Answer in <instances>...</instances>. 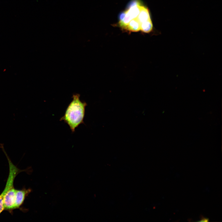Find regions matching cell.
<instances>
[{
    "instance_id": "cell-2",
    "label": "cell",
    "mask_w": 222,
    "mask_h": 222,
    "mask_svg": "<svg viewBox=\"0 0 222 222\" xmlns=\"http://www.w3.org/2000/svg\"><path fill=\"white\" fill-rule=\"evenodd\" d=\"M79 94H73L72 100L68 106L60 121H63L69 127L72 133L81 124H84L85 108L87 104L80 99Z\"/></svg>"
},
{
    "instance_id": "cell-4",
    "label": "cell",
    "mask_w": 222,
    "mask_h": 222,
    "mask_svg": "<svg viewBox=\"0 0 222 222\" xmlns=\"http://www.w3.org/2000/svg\"><path fill=\"white\" fill-rule=\"evenodd\" d=\"M17 190L13 185L6 192L3 199L4 210L11 212L13 210L16 209Z\"/></svg>"
},
{
    "instance_id": "cell-1",
    "label": "cell",
    "mask_w": 222,
    "mask_h": 222,
    "mask_svg": "<svg viewBox=\"0 0 222 222\" xmlns=\"http://www.w3.org/2000/svg\"><path fill=\"white\" fill-rule=\"evenodd\" d=\"M118 23L122 28L129 31L160 34L154 31L150 12L140 0L131 1L120 15Z\"/></svg>"
},
{
    "instance_id": "cell-3",
    "label": "cell",
    "mask_w": 222,
    "mask_h": 222,
    "mask_svg": "<svg viewBox=\"0 0 222 222\" xmlns=\"http://www.w3.org/2000/svg\"><path fill=\"white\" fill-rule=\"evenodd\" d=\"M9 165V174L4 189L0 194V214L4 210L3 207V199L4 196L8 190L14 185V179L18 174L23 171L15 166L12 162L10 159H8Z\"/></svg>"
},
{
    "instance_id": "cell-5",
    "label": "cell",
    "mask_w": 222,
    "mask_h": 222,
    "mask_svg": "<svg viewBox=\"0 0 222 222\" xmlns=\"http://www.w3.org/2000/svg\"><path fill=\"white\" fill-rule=\"evenodd\" d=\"M201 218H202L201 219V220H200V221L207 222L208 221V218L202 217Z\"/></svg>"
}]
</instances>
